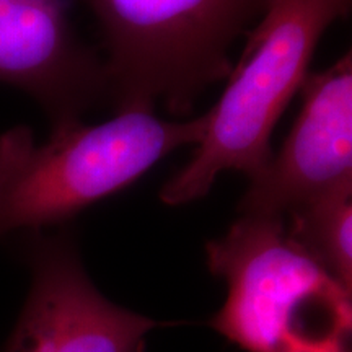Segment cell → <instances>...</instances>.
Segmentation results:
<instances>
[{
  "label": "cell",
  "mask_w": 352,
  "mask_h": 352,
  "mask_svg": "<svg viewBox=\"0 0 352 352\" xmlns=\"http://www.w3.org/2000/svg\"><path fill=\"white\" fill-rule=\"evenodd\" d=\"M204 127L206 113L175 121L147 108L118 111L100 124L56 122L43 144L30 127H12L0 135V240L64 226L170 153L196 145Z\"/></svg>",
  "instance_id": "6da1fadb"
},
{
  "label": "cell",
  "mask_w": 352,
  "mask_h": 352,
  "mask_svg": "<svg viewBox=\"0 0 352 352\" xmlns=\"http://www.w3.org/2000/svg\"><path fill=\"white\" fill-rule=\"evenodd\" d=\"M227 297L210 321L246 352H352V290L292 239L284 219L240 215L206 245Z\"/></svg>",
  "instance_id": "7a4b0ae2"
},
{
  "label": "cell",
  "mask_w": 352,
  "mask_h": 352,
  "mask_svg": "<svg viewBox=\"0 0 352 352\" xmlns=\"http://www.w3.org/2000/svg\"><path fill=\"white\" fill-rule=\"evenodd\" d=\"M351 6L352 0H266L222 95L206 111L191 158L162 188L166 206L204 197L223 171L252 179L264 168L272 155V132L310 74L321 36Z\"/></svg>",
  "instance_id": "3957f363"
},
{
  "label": "cell",
  "mask_w": 352,
  "mask_h": 352,
  "mask_svg": "<svg viewBox=\"0 0 352 352\" xmlns=\"http://www.w3.org/2000/svg\"><path fill=\"white\" fill-rule=\"evenodd\" d=\"M103 34L108 98L118 111L191 113L226 80L233 43L256 23L266 0H85Z\"/></svg>",
  "instance_id": "277c9868"
},
{
  "label": "cell",
  "mask_w": 352,
  "mask_h": 352,
  "mask_svg": "<svg viewBox=\"0 0 352 352\" xmlns=\"http://www.w3.org/2000/svg\"><path fill=\"white\" fill-rule=\"evenodd\" d=\"M30 290L3 352H147L160 323L108 300L67 232L30 233Z\"/></svg>",
  "instance_id": "5b68a950"
},
{
  "label": "cell",
  "mask_w": 352,
  "mask_h": 352,
  "mask_svg": "<svg viewBox=\"0 0 352 352\" xmlns=\"http://www.w3.org/2000/svg\"><path fill=\"white\" fill-rule=\"evenodd\" d=\"M302 108L279 152L250 179L240 215L280 217L324 192L352 183L351 51L298 91Z\"/></svg>",
  "instance_id": "8992f818"
},
{
  "label": "cell",
  "mask_w": 352,
  "mask_h": 352,
  "mask_svg": "<svg viewBox=\"0 0 352 352\" xmlns=\"http://www.w3.org/2000/svg\"><path fill=\"white\" fill-rule=\"evenodd\" d=\"M0 82L33 96L52 124L108 96L103 60L77 39L64 0H0Z\"/></svg>",
  "instance_id": "52a82bcc"
},
{
  "label": "cell",
  "mask_w": 352,
  "mask_h": 352,
  "mask_svg": "<svg viewBox=\"0 0 352 352\" xmlns=\"http://www.w3.org/2000/svg\"><path fill=\"white\" fill-rule=\"evenodd\" d=\"M292 239L352 290V183L308 201L284 217Z\"/></svg>",
  "instance_id": "ba28073f"
}]
</instances>
